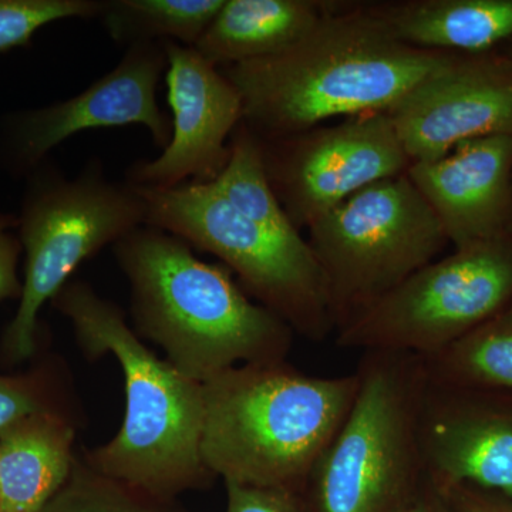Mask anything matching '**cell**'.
<instances>
[{"label": "cell", "instance_id": "obj_1", "mask_svg": "<svg viewBox=\"0 0 512 512\" xmlns=\"http://www.w3.org/2000/svg\"><path fill=\"white\" fill-rule=\"evenodd\" d=\"M332 3L318 25L278 55L221 72L259 140L295 136L323 121L387 113L451 53L403 45L365 3Z\"/></svg>", "mask_w": 512, "mask_h": 512}, {"label": "cell", "instance_id": "obj_2", "mask_svg": "<svg viewBox=\"0 0 512 512\" xmlns=\"http://www.w3.org/2000/svg\"><path fill=\"white\" fill-rule=\"evenodd\" d=\"M113 254L130 285L131 328L188 379L204 384L232 367L288 359L295 332L183 239L143 225Z\"/></svg>", "mask_w": 512, "mask_h": 512}, {"label": "cell", "instance_id": "obj_3", "mask_svg": "<svg viewBox=\"0 0 512 512\" xmlns=\"http://www.w3.org/2000/svg\"><path fill=\"white\" fill-rule=\"evenodd\" d=\"M52 303L72 323L83 355L113 356L126 387L119 433L103 446L82 448L83 460L104 476L164 497L210 488L217 478L201 457L202 384L148 349L123 309L89 282L72 279Z\"/></svg>", "mask_w": 512, "mask_h": 512}, {"label": "cell", "instance_id": "obj_4", "mask_svg": "<svg viewBox=\"0 0 512 512\" xmlns=\"http://www.w3.org/2000/svg\"><path fill=\"white\" fill-rule=\"evenodd\" d=\"M359 377L288 362L241 365L202 384L201 457L225 484L301 494L356 399Z\"/></svg>", "mask_w": 512, "mask_h": 512}, {"label": "cell", "instance_id": "obj_5", "mask_svg": "<svg viewBox=\"0 0 512 512\" xmlns=\"http://www.w3.org/2000/svg\"><path fill=\"white\" fill-rule=\"evenodd\" d=\"M356 399L303 485L312 512H402L424 483L423 357L363 352Z\"/></svg>", "mask_w": 512, "mask_h": 512}, {"label": "cell", "instance_id": "obj_6", "mask_svg": "<svg viewBox=\"0 0 512 512\" xmlns=\"http://www.w3.org/2000/svg\"><path fill=\"white\" fill-rule=\"evenodd\" d=\"M18 220L25 276L15 318L3 336L10 365L26 362L39 342V312L83 262L146 225V202L134 185L110 180L94 157L74 178L56 167L33 171Z\"/></svg>", "mask_w": 512, "mask_h": 512}, {"label": "cell", "instance_id": "obj_7", "mask_svg": "<svg viewBox=\"0 0 512 512\" xmlns=\"http://www.w3.org/2000/svg\"><path fill=\"white\" fill-rule=\"evenodd\" d=\"M136 188L146 202V225L217 256L242 289L295 335L322 342L336 332L325 276L301 232L249 220L212 184Z\"/></svg>", "mask_w": 512, "mask_h": 512}, {"label": "cell", "instance_id": "obj_8", "mask_svg": "<svg viewBox=\"0 0 512 512\" xmlns=\"http://www.w3.org/2000/svg\"><path fill=\"white\" fill-rule=\"evenodd\" d=\"M308 232L328 286L336 332L436 261L450 244L407 173L356 192Z\"/></svg>", "mask_w": 512, "mask_h": 512}, {"label": "cell", "instance_id": "obj_9", "mask_svg": "<svg viewBox=\"0 0 512 512\" xmlns=\"http://www.w3.org/2000/svg\"><path fill=\"white\" fill-rule=\"evenodd\" d=\"M512 303V232L458 248L414 272L336 332V345L427 359Z\"/></svg>", "mask_w": 512, "mask_h": 512}, {"label": "cell", "instance_id": "obj_10", "mask_svg": "<svg viewBox=\"0 0 512 512\" xmlns=\"http://www.w3.org/2000/svg\"><path fill=\"white\" fill-rule=\"evenodd\" d=\"M265 170L299 231L369 185L406 174L412 161L386 113L262 141Z\"/></svg>", "mask_w": 512, "mask_h": 512}, {"label": "cell", "instance_id": "obj_11", "mask_svg": "<svg viewBox=\"0 0 512 512\" xmlns=\"http://www.w3.org/2000/svg\"><path fill=\"white\" fill-rule=\"evenodd\" d=\"M165 70L164 43L127 47L119 64L82 93L10 116L0 136L3 163L15 173H32L70 137L130 124L146 127L164 150L171 140V119L158 104L157 90Z\"/></svg>", "mask_w": 512, "mask_h": 512}, {"label": "cell", "instance_id": "obj_12", "mask_svg": "<svg viewBox=\"0 0 512 512\" xmlns=\"http://www.w3.org/2000/svg\"><path fill=\"white\" fill-rule=\"evenodd\" d=\"M171 140L154 160L136 161L126 181L140 188L211 184L228 163L229 143L242 119L234 84L194 49L165 42Z\"/></svg>", "mask_w": 512, "mask_h": 512}, {"label": "cell", "instance_id": "obj_13", "mask_svg": "<svg viewBox=\"0 0 512 512\" xmlns=\"http://www.w3.org/2000/svg\"><path fill=\"white\" fill-rule=\"evenodd\" d=\"M424 477L512 500V394L427 380L419 413Z\"/></svg>", "mask_w": 512, "mask_h": 512}, {"label": "cell", "instance_id": "obj_14", "mask_svg": "<svg viewBox=\"0 0 512 512\" xmlns=\"http://www.w3.org/2000/svg\"><path fill=\"white\" fill-rule=\"evenodd\" d=\"M386 114L412 164L474 138L512 136V62L451 53Z\"/></svg>", "mask_w": 512, "mask_h": 512}, {"label": "cell", "instance_id": "obj_15", "mask_svg": "<svg viewBox=\"0 0 512 512\" xmlns=\"http://www.w3.org/2000/svg\"><path fill=\"white\" fill-rule=\"evenodd\" d=\"M456 249L512 232V136L464 141L407 170Z\"/></svg>", "mask_w": 512, "mask_h": 512}, {"label": "cell", "instance_id": "obj_16", "mask_svg": "<svg viewBox=\"0 0 512 512\" xmlns=\"http://www.w3.org/2000/svg\"><path fill=\"white\" fill-rule=\"evenodd\" d=\"M82 424L39 413L0 433V512H39L69 480Z\"/></svg>", "mask_w": 512, "mask_h": 512}, {"label": "cell", "instance_id": "obj_17", "mask_svg": "<svg viewBox=\"0 0 512 512\" xmlns=\"http://www.w3.org/2000/svg\"><path fill=\"white\" fill-rule=\"evenodd\" d=\"M394 39L414 49L481 55L512 37V0L365 3Z\"/></svg>", "mask_w": 512, "mask_h": 512}, {"label": "cell", "instance_id": "obj_18", "mask_svg": "<svg viewBox=\"0 0 512 512\" xmlns=\"http://www.w3.org/2000/svg\"><path fill=\"white\" fill-rule=\"evenodd\" d=\"M332 3L225 0L194 49L218 69L266 59L311 32Z\"/></svg>", "mask_w": 512, "mask_h": 512}, {"label": "cell", "instance_id": "obj_19", "mask_svg": "<svg viewBox=\"0 0 512 512\" xmlns=\"http://www.w3.org/2000/svg\"><path fill=\"white\" fill-rule=\"evenodd\" d=\"M225 0H103L99 20L117 45L195 47Z\"/></svg>", "mask_w": 512, "mask_h": 512}, {"label": "cell", "instance_id": "obj_20", "mask_svg": "<svg viewBox=\"0 0 512 512\" xmlns=\"http://www.w3.org/2000/svg\"><path fill=\"white\" fill-rule=\"evenodd\" d=\"M424 363L433 382L512 394V303Z\"/></svg>", "mask_w": 512, "mask_h": 512}, {"label": "cell", "instance_id": "obj_21", "mask_svg": "<svg viewBox=\"0 0 512 512\" xmlns=\"http://www.w3.org/2000/svg\"><path fill=\"white\" fill-rule=\"evenodd\" d=\"M228 163L211 183L222 197L249 220L275 231L301 232L279 204L266 175L261 140L244 123L239 124L229 143Z\"/></svg>", "mask_w": 512, "mask_h": 512}, {"label": "cell", "instance_id": "obj_22", "mask_svg": "<svg viewBox=\"0 0 512 512\" xmlns=\"http://www.w3.org/2000/svg\"><path fill=\"white\" fill-rule=\"evenodd\" d=\"M39 512H191L178 498L164 497L104 476L77 450L69 480Z\"/></svg>", "mask_w": 512, "mask_h": 512}, {"label": "cell", "instance_id": "obj_23", "mask_svg": "<svg viewBox=\"0 0 512 512\" xmlns=\"http://www.w3.org/2000/svg\"><path fill=\"white\" fill-rule=\"evenodd\" d=\"M49 413L82 424L84 414L64 369H42L28 375H0V433L32 414Z\"/></svg>", "mask_w": 512, "mask_h": 512}, {"label": "cell", "instance_id": "obj_24", "mask_svg": "<svg viewBox=\"0 0 512 512\" xmlns=\"http://www.w3.org/2000/svg\"><path fill=\"white\" fill-rule=\"evenodd\" d=\"M103 0H0V53L30 46L37 30L66 19H99Z\"/></svg>", "mask_w": 512, "mask_h": 512}, {"label": "cell", "instance_id": "obj_25", "mask_svg": "<svg viewBox=\"0 0 512 512\" xmlns=\"http://www.w3.org/2000/svg\"><path fill=\"white\" fill-rule=\"evenodd\" d=\"M227 511L225 512H308L301 495L269 488L241 487L225 484Z\"/></svg>", "mask_w": 512, "mask_h": 512}, {"label": "cell", "instance_id": "obj_26", "mask_svg": "<svg viewBox=\"0 0 512 512\" xmlns=\"http://www.w3.org/2000/svg\"><path fill=\"white\" fill-rule=\"evenodd\" d=\"M18 227L12 215L0 214V303L20 299L22 282L18 276V261L22 245L10 228Z\"/></svg>", "mask_w": 512, "mask_h": 512}, {"label": "cell", "instance_id": "obj_27", "mask_svg": "<svg viewBox=\"0 0 512 512\" xmlns=\"http://www.w3.org/2000/svg\"><path fill=\"white\" fill-rule=\"evenodd\" d=\"M446 494L456 512H512V500L500 495L468 487L453 488Z\"/></svg>", "mask_w": 512, "mask_h": 512}, {"label": "cell", "instance_id": "obj_28", "mask_svg": "<svg viewBox=\"0 0 512 512\" xmlns=\"http://www.w3.org/2000/svg\"><path fill=\"white\" fill-rule=\"evenodd\" d=\"M402 512H456L450 498L424 478L419 493Z\"/></svg>", "mask_w": 512, "mask_h": 512}, {"label": "cell", "instance_id": "obj_29", "mask_svg": "<svg viewBox=\"0 0 512 512\" xmlns=\"http://www.w3.org/2000/svg\"><path fill=\"white\" fill-rule=\"evenodd\" d=\"M0 504H2V487H0Z\"/></svg>", "mask_w": 512, "mask_h": 512}, {"label": "cell", "instance_id": "obj_30", "mask_svg": "<svg viewBox=\"0 0 512 512\" xmlns=\"http://www.w3.org/2000/svg\"><path fill=\"white\" fill-rule=\"evenodd\" d=\"M511 62H512V60H511Z\"/></svg>", "mask_w": 512, "mask_h": 512}]
</instances>
